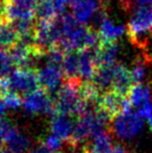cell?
<instances>
[{
  "instance_id": "obj_18",
  "label": "cell",
  "mask_w": 152,
  "mask_h": 153,
  "mask_svg": "<svg viewBox=\"0 0 152 153\" xmlns=\"http://www.w3.org/2000/svg\"><path fill=\"white\" fill-rule=\"evenodd\" d=\"M62 70H63L65 79H81L79 76L78 51H66L64 62L62 64Z\"/></svg>"
},
{
  "instance_id": "obj_7",
  "label": "cell",
  "mask_w": 152,
  "mask_h": 153,
  "mask_svg": "<svg viewBox=\"0 0 152 153\" xmlns=\"http://www.w3.org/2000/svg\"><path fill=\"white\" fill-rule=\"evenodd\" d=\"M63 77L64 73L62 67L59 66L47 64L45 68L38 70V78L41 89H44L52 96L53 94L56 95V93L63 85H62Z\"/></svg>"
},
{
  "instance_id": "obj_22",
  "label": "cell",
  "mask_w": 152,
  "mask_h": 153,
  "mask_svg": "<svg viewBox=\"0 0 152 153\" xmlns=\"http://www.w3.org/2000/svg\"><path fill=\"white\" fill-rule=\"evenodd\" d=\"M130 71H131L132 79H133L134 85L142 83V81L145 78V75H146V64H145V59H139L138 62H134L133 68Z\"/></svg>"
},
{
  "instance_id": "obj_14",
  "label": "cell",
  "mask_w": 152,
  "mask_h": 153,
  "mask_svg": "<svg viewBox=\"0 0 152 153\" xmlns=\"http://www.w3.org/2000/svg\"><path fill=\"white\" fill-rule=\"evenodd\" d=\"M133 85L131 71L123 65H116L114 68V82L112 90L124 96H128Z\"/></svg>"
},
{
  "instance_id": "obj_2",
  "label": "cell",
  "mask_w": 152,
  "mask_h": 153,
  "mask_svg": "<svg viewBox=\"0 0 152 153\" xmlns=\"http://www.w3.org/2000/svg\"><path fill=\"white\" fill-rule=\"evenodd\" d=\"M95 107L112 123L119 116L130 113L132 105L128 96L110 90L100 95Z\"/></svg>"
},
{
  "instance_id": "obj_20",
  "label": "cell",
  "mask_w": 152,
  "mask_h": 153,
  "mask_svg": "<svg viewBox=\"0 0 152 153\" xmlns=\"http://www.w3.org/2000/svg\"><path fill=\"white\" fill-rule=\"evenodd\" d=\"M2 102L4 103L6 108L16 109L23 105V98L20 94L15 92H7L1 96Z\"/></svg>"
},
{
  "instance_id": "obj_29",
  "label": "cell",
  "mask_w": 152,
  "mask_h": 153,
  "mask_svg": "<svg viewBox=\"0 0 152 153\" xmlns=\"http://www.w3.org/2000/svg\"><path fill=\"white\" fill-rule=\"evenodd\" d=\"M79 153H83L82 151H81V149H80V151H79Z\"/></svg>"
},
{
  "instance_id": "obj_11",
  "label": "cell",
  "mask_w": 152,
  "mask_h": 153,
  "mask_svg": "<svg viewBox=\"0 0 152 153\" xmlns=\"http://www.w3.org/2000/svg\"><path fill=\"white\" fill-rule=\"evenodd\" d=\"M120 47L117 41L114 42H101L96 49V64L99 67H113L117 62Z\"/></svg>"
},
{
  "instance_id": "obj_24",
  "label": "cell",
  "mask_w": 152,
  "mask_h": 153,
  "mask_svg": "<svg viewBox=\"0 0 152 153\" xmlns=\"http://www.w3.org/2000/svg\"><path fill=\"white\" fill-rule=\"evenodd\" d=\"M10 123L6 121L0 122V148L4 147V143H5V135L7 132V129L10 127Z\"/></svg>"
},
{
  "instance_id": "obj_4",
  "label": "cell",
  "mask_w": 152,
  "mask_h": 153,
  "mask_svg": "<svg viewBox=\"0 0 152 153\" xmlns=\"http://www.w3.org/2000/svg\"><path fill=\"white\" fill-rule=\"evenodd\" d=\"M10 91L25 95L40 89L38 70L17 68L8 75Z\"/></svg>"
},
{
  "instance_id": "obj_27",
  "label": "cell",
  "mask_w": 152,
  "mask_h": 153,
  "mask_svg": "<svg viewBox=\"0 0 152 153\" xmlns=\"http://www.w3.org/2000/svg\"><path fill=\"white\" fill-rule=\"evenodd\" d=\"M138 4H140V5H146V4H152V0H138Z\"/></svg>"
},
{
  "instance_id": "obj_9",
  "label": "cell",
  "mask_w": 152,
  "mask_h": 153,
  "mask_svg": "<svg viewBox=\"0 0 152 153\" xmlns=\"http://www.w3.org/2000/svg\"><path fill=\"white\" fill-rule=\"evenodd\" d=\"M31 142L29 137L21 132L16 126L10 124L5 135L4 147L13 153H26L28 151Z\"/></svg>"
},
{
  "instance_id": "obj_16",
  "label": "cell",
  "mask_w": 152,
  "mask_h": 153,
  "mask_svg": "<svg viewBox=\"0 0 152 153\" xmlns=\"http://www.w3.org/2000/svg\"><path fill=\"white\" fill-rule=\"evenodd\" d=\"M116 66V65H115ZM113 67H99L97 68L95 75H94L92 82L94 83L100 94L110 91L114 82V68Z\"/></svg>"
},
{
  "instance_id": "obj_25",
  "label": "cell",
  "mask_w": 152,
  "mask_h": 153,
  "mask_svg": "<svg viewBox=\"0 0 152 153\" xmlns=\"http://www.w3.org/2000/svg\"><path fill=\"white\" fill-rule=\"evenodd\" d=\"M112 153H129L122 145H115Z\"/></svg>"
},
{
  "instance_id": "obj_19",
  "label": "cell",
  "mask_w": 152,
  "mask_h": 153,
  "mask_svg": "<svg viewBox=\"0 0 152 153\" xmlns=\"http://www.w3.org/2000/svg\"><path fill=\"white\" fill-rule=\"evenodd\" d=\"M54 0H38L37 10H36V20L38 21H51L57 18Z\"/></svg>"
},
{
  "instance_id": "obj_10",
  "label": "cell",
  "mask_w": 152,
  "mask_h": 153,
  "mask_svg": "<svg viewBox=\"0 0 152 153\" xmlns=\"http://www.w3.org/2000/svg\"><path fill=\"white\" fill-rule=\"evenodd\" d=\"M76 118L65 115H53L50 123L51 133L63 142H67L73 132Z\"/></svg>"
},
{
  "instance_id": "obj_17",
  "label": "cell",
  "mask_w": 152,
  "mask_h": 153,
  "mask_svg": "<svg viewBox=\"0 0 152 153\" xmlns=\"http://www.w3.org/2000/svg\"><path fill=\"white\" fill-rule=\"evenodd\" d=\"M125 32V26L123 25H116L112 20L104 18L100 22L99 28V36L101 42H114L117 41L118 38L122 36Z\"/></svg>"
},
{
  "instance_id": "obj_8",
  "label": "cell",
  "mask_w": 152,
  "mask_h": 153,
  "mask_svg": "<svg viewBox=\"0 0 152 153\" xmlns=\"http://www.w3.org/2000/svg\"><path fill=\"white\" fill-rule=\"evenodd\" d=\"M73 16L79 24H85L100 10L99 0H71Z\"/></svg>"
},
{
  "instance_id": "obj_26",
  "label": "cell",
  "mask_w": 152,
  "mask_h": 153,
  "mask_svg": "<svg viewBox=\"0 0 152 153\" xmlns=\"http://www.w3.org/2000/svg\"><path fill=\"white\" fill-rule=\"evenodd\" d=\"M5 105L4 103L2 102V100H0V122L3 121V118H4V115H5Z\"/></svg>"
},
{
  "instance_id": "obj_15",
  "label": "cell",
  "mask_w": 152,
  "mask_h": 153,
  "mask_svg": "<svg viewBox=\"0 0 152 153\" xmlns=\"http://www.w3.org/2000/svg\"><path fill=\"white\" fill-rule=\"evenodd\" d=\"M113 148L112 131H110V129H105L96 134L93 137L92 143L83 145L80 149L83 153H112Z\"/></svg>"
},
{
  "instance_id": "obj_3",
  "label": "cell",
  "mask_w": 152,
  "mask_h": 153,
  "mask_svg": "<svg viewBox=\"0 0 152 153\" xmlns=\"http://www.w3.org/2000/svg\"><path fill=\"white\" fill-rule=\"evenodd\" d=\"M144 127V118L139 113H128L116 118L110 125V131L120 139H132Z\"/></svg>"
},
{
  "instance_id": "obj_23",
  "label": "cell",
  "mask_w": 152,
  "mask_h": 153,
  "mask_svg": "<svg viewBox=\"0 0 152 153\" xmlns=\"http://www.w3.org/2000/svg\"><path fill=\"white\" fill-rule=\"evenodd\" d=\"M29 153H62V151L51 149L50 147H48V146L44 143V141H41V142H39L38 145Z\"/></svg>"
},
{
  "instance_id": "obj_13",
  "label": "cell",
  "mask_w": 152,
  "mask_h": 153,
  "mask_svg": "<svg viewBox=\"0 0 152 153\" xmlns=\"http://www.w3.org/2000/svg\"><path fill=\"white\" fill-rule=\"evenodd\" d=\"M79 76L83 81H91L97 71L96 49H85L78 51Z\"/></svg>"
},
{
  "instance_id": "obj_12",
  "label": "cell",
  "mask_w": 152,
  "mask_h": 153,
  "mask_svg": "<svg viewBox=\"0 0 152 153\" xmlns=\"http://www.w3.org/2000/svg\"><path fill=\"white\" fill-rule=\"evenodd\" d=\"M19 41L20 38L14 22L5 14H0V48L10 50Z\"/></svg>"
},
{
  "instance_id": "obj_5",
  "label": "cell",
  "mask_w": 152,
  "mask_h": 153,
  "mask_svg": "<svg viewBox=\"0 0 152 153\" xmlns=\"http://www.w3.org/2000/svg\"><path fill=\"white\" fill-rule=\"evenodd\" d=\"M23 106L30 114H53L54 97L44 89H38L23 97Z\"/></svg>"
},
{
  "instance_id": "obj_28",
  "label": "cell",
  "mask_w": 152,
  "mask_h": 153,
  "mask_svg": "<svg viewBox=\"0 0 152 153\" xmlns=\"http://www.w3.org/2000/svg\"><path fill=\"white\" fill-rule=\"evenodd\" d=\"M0 153H13V152L10 151L6 147H1L0 148Z\"/></svg>"
},
{
  "instance_id": "obj_6",
  "label": "cell",
  "mask_w": 152,
  "mask_h": 153,
  "mask_svg": "<svg viewBox=\"0 0 152 153\" xmlns=\"http://www.w3.org/2000/svg\"><path fill=\"white\" fill-rule=\"evenodd\" d=\"M4 14L13 22L36 20L38 0H3Z\"/></svg>"
},
{
  "instance_id": "obj_21",
  "label": "cell",
  "mask_w": 152,
  "mask_h": 153,
  "mask_svg": "<svg viewBox=\"0 0 152 153\" xmlns=\"http://www.w3.org/2000/svg\"><path fill=\"white\" fill-rule=\"evenodd\" d=\"M13 62L8 50L0 48V77H5L10 74Z\"/></svg>"
},
{
  "instance_id": "obj_1",
  "label": "cell",
  "mask_w": 152,
  "mask_h": 153,
  "mask_svg": "<svg viewBox=\"0 0 152 153\" xmlns=\"http://www.w3.org/2000/svg\"><path fill=\"white\" fill-rule=\"evenodd\" d=\"M150 32H152V7L142 5L129 21L127 34L134 45L144 49L147 36Z\"/></svg>"
}]
</instances>
